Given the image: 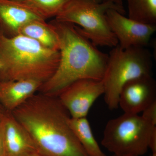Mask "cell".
Returning <instances> with one entry per match:
<instances>
[{"label": "cell", "mask_w": 156, "mask_h": 156, "mask_svg": "<svg viewBox=\"0 0 156 156\" xmlns=\"http://www.w3.org/2000/svg\"><path fill=\"white\" fill-rule=\"evenodd\" d=\"M39 153L44 156H89L69 124L71 117L56 96L38 92L12 112Z\"/></svg>", "instance_id": "obj_1"}, {"label": "cell", "mask_w": 156, "mask_h": 156, "mask_svg": "<svg viewBox=\"0 0 156 156\" xmlns=\"http://www.w3.org/2000/svg\"><path fill=\"white\" fill-rule=\"evenodd\" d=\"M50 23L59 37L60 58L53 76L43 83L38 92L57 97L76 81L84 79L101 81L108 60V54L78 30L75 25L56 20Z\"/></svg>", "instance_id": "obj_2"}, {"label": "cell", "mask_w": 156, "mask_h": 156, "mask_svg": "<svg viewBox=\"0 0 156 156\" xmlns=\"http://www.w3.org/2000/svg\"><path fill=\"white\" fill-rule=\"evenodd\" d=\"M59 58V51L34 39L22 34L8 37L0 32V82L31 80L43 83L56 71Z\"/></svg>", "instance_id": "obj_3"}, {"label": "cell", "mask_w": 156, "mask_h": 156, "mask_svg": "<svg viewBox=\"0 0 156 156\" xmlns=\"http://www.w3.org/2000/svg\"><path fill=\"white\" fill-rule=\"evenodd\" d=\"M124 15V7L102 0H69L55 17L60 22L75 25L78 30L95 46L114 48L118 41L106 18L108 9Z\"/></svg>", "instance_id": "obj_4"}, {"label": "cell", "mask_w": 156, "mask_h": 156, "mask_svg": "<svg viewBox=\"0 0 156 156\" xmlns=\"http://www.w3.org/2000/svg\"><path fill=\"white\" fill-rule=\"evenodd\" d=\"M152 55L143 47L123 49L117 45L111 50L102 81L104 100L108 108L119 107L121 89L135 78L152 75Z\"/></svg>", "instance_id": "obj_5"}, {"label": "cell", "mask_w": 156, "mask_h": 156, "mask_svg": "<svg viewBox=\"0 0 156 156\" xmlns=\"http://www.w3.org/2000/svg\"><path fill=\"white\" fill-rule=\"evenodd\" d=\"M155 127L138 114L124 113L107 123L101 144L113 154L143 155Z\"/></svg>", "instance_id": "obj_6"}, {"label": "cell", "mask_w": 156, "mask_h": 156, "mask_svg": "<svg viewBox=\"0 0 156 156\" xmlns=\"http://www.w3.org/2000/svg\"><path fill=\"white\" fill-rule=\"evenodd\" d=\"M110 28L123 49L145 48L156 30V24L138 22L124 16L116 10L110 9L106 12Z\"/></svg>", "instance_id": "obj_7"}, {"label": "cell", "mask_w": 156, "mask_h": 156, "mask_svg": "<svg viewBox=\"0 0 156 156\" xmlns=\"http://www.w3.org/2000/svg\"><path fill=\"white\" fill-rule=\"evenodd\" d=\"M104 93L102 80L84 79L71 84L57 97L71 118H80L87 117L93 103Z\"/></svg>", "instance_id": "obj_8"}, {"label": "cell", "mask_w": 156, "mask_h": 156, "mask_svg": "<svg viewBox=\"0 0 156 156\" xmlns=\"http://www.w3.org/2000/svg\"><path fill=\"white\" fill-rule=\"evenodd\" d=\"M156 101V83L152 75L135 78L121 89L119 106L125 113L138 114Z\"/></svg>", "instance_id": "obj_9"}, {"label": "cell", "mask_w": 156, "mask_h": 156, "mask_svg": "<svg viewBox=\"0 0 156 156\" xmlns=\"http://www.w3.org/2000/svg\"><path fill=\"white\" fill-rule=\"evenodd\" d=\"M0 125L5 156H19L37 151L29 134L11 112L6 110L3 112L0 115Z\"/></svg>", "instance_id": "obj_10"}, {"label": "cell", "mask_w": 156, "mask_h": 156, "mask_svg": "<svg viewBox=\"0 0 156 156\" xmlns=\"http://www.w3.org/2000/svg\"><path fill=\"white\" fill-rule=\"evenodd\" d=\"M35 20H46L22 3L0 0V32L8 37L19 34L27 23Z\"/></svg>", "instance_id": "obj_11"}, {"label": "cell", "mask_w": 156, "mask_h": 156, "mask_svg": "<svg viewBox=\"0 0 156 156\" xmlns=\"http://www.w3.org/2000/svg\"><path fill=\"white\" fill-rule=\"evenodd\" d=\"M42 84L31 80L1 81L0 104L12 112L37 93Z\"/></svg>", "instance_id": "obj_12"}, {"label": "cell", "mask_w": 156, "mask_h": 156, "mask_svg": "<svg viewBox=\"0 0 156 156\" xmlns=\"http://www.w3.org/2000/svg\"><path fill=\"white\" fill-rule=\"evenodd\" d=\"M18 34L34 39L42 46L53 50L59 51V37L53 26L46 20H35L27 23L20 29Z\"/></svg>", "instance_id": "obj_13"}, {"label": "cell", "mask_w": 156, "mask_h": 156, "mask_svg": "<svg viewBox=\"0 0 156 156\" xmlns=\"http://www.w3.org/2000/svg\"><path fill=\"white\" fill-rule=\"evenodd\" d=\"M69 124L77 139L89 156H107L95 139L87 117L70 118Z\"/></svg>", "instance_id": "obj_14"}, {"label": "cell", "mask_w": 156, "mask_h": 156, "mask_svg": "<svg viewBox=\"0 0 156 156\" xmlns=\"http://www.w3.org/2000/svg\"><path fill=\"white\" fill-rule=\"evenodd\" d=\"M128 17L142 23L156 24V0H127Z\"/></svg>", "instance_id": "obj_15"}, {"label": "cell", "mask_w": 156, "mask_h": 156, "mask_svg": "<svg viewBox=\"0 0 156 156\" xmlns=\"http://www.w3.org/2000/svg\"><path fill=\"white\" fill-rule=\"evenodd\" d=\"M69 0H23L21 3L29 7L45 20L56 17Z\"/></svg>", "instance_id": "obj_16"}, {"label": "cell", "mask_w": 156, "mask_h": 156, "mask_svg": "<svg viewBox=\"0 0 156 156\" xmlns=\"http://www.w3.org/2000/svg\"><path fill=\"white\" fill-rule=\"evenodd\" d=\"M141 116L151 125L156 126V101L147 107Z\"/></svg>", "instance_id": "obj_17"}, {"label": "cell", "mask_w": 156, "mask_h": 156, "mask_svg": "<svg viewBox=\"0 0 156 156\" xmlns=\"http://www.w3.org/2000/svg\"><path fill=\"white\" fill-rule=\"evenodd\" d=\"M149 149L151 150L152 153L156 152V127L154 128L151 134L149 143Z\"/></svg>", "instance_id": "obj_18"}, {"label": "cell", "mask_w": 156, "mask_h": 156, "mask_svg": "<svg viewBox=\"0 0 156 156\" xmlns=\"http://www.w3.org/2000/svg\"><path fill=\"white\" fill-rule=\"evenodd\" d=\"M0 156H5V149H4V142L2 129L0 125Z\"/></svg>", "instance_id": "obj_19"}, {"label": "cell", "mask_w": 156, "mask_h": 156, "mask_svg": "<svg viewBox=\"0 0 156 156\" xmlns=\"http://www.w3.org/2000/svg\"><path fill=\"white\" fill-rule=\"evenodd\" d=\"M19 156H44L41 154L39 153L37 151L30 152L27 153Z\"/></svg>", "instance_id": "obj_20"}, {"label": "cell", "mask_w": 156, "mask_h": 156, "mask_svg": "<svg viewBox=\"0 0 156 156\" xmlns=\"http://www.w3.org/2000/svg\"><path fill=\"white\" fill-rule=\"evenodd\" d=\"M102 1L104 2H112L118 5L124 7L122 0H102Z\"/></svg>", "instance_id": "obj_21"}, {"label": "cell", "mask_w": 156, "mask_h": 156, "mask_svg": "<svg viewBox=\"0 0 156 156\" xmlns=\"http://www.w3.org/2000/svg\"><path fill=\"white\" fill-rule=\"evenodd\" d=\"M5 111V110L4 109V108L2 106V105L0 104V115Z\"/></svg>", "instance_id": "obj_22"}, {"label": "cell", "mask_w": 156, "mask_h": 156, "mask_svg": "<svg viewBox=\"0 0 156 156\" xmlns=\"http://www.w3.org/2000/svg\"><path fill=\"white\" fill-rule=\"evenodd\" d=\"M10 1H14V2H21L23 0H10Z\"/></svg>", "instance_id": "obj_23"}, {"label": "cell", "mask_w": 156, "mask_h": 156, "mask_svg": "<svg viewBox=\"0 0 156 156\" xmlns=\"http://www.w3.org/2000/svg\"><path fill=\"white\" fill-rule=\"evenodd\" d=\"M112 156H135L131 155H120L113 154Z\"/></svg>", "instance_id": "obj_24"}, {"label": "cell", "mask_w": 156, "mask_h": 156, "mask_svg": "<svg viewBox=\"0 0 156 156\" xmlns=\"http://www.w3.org/2000/svg\"><path fill=\"white\" fill-rule=\"evenodd\" d=\"M151 156H156V153H152Z\"/></svg>", "instance_id": "obj_25"}, {"label": "cell", "mask_w": 156, "mask_h": 156, "mask_svg": "<svg viewBox=\"0 0 156 156\" xmlns=\"http://www.w3.org/2000/svg\"><path fill=\"white\" fill-rule=\"evenodd\" d=\"M2 67V62H1V61H0V69H1V68Z\"/></svg>", "instance_id": "obj_26"}]
</instances>
